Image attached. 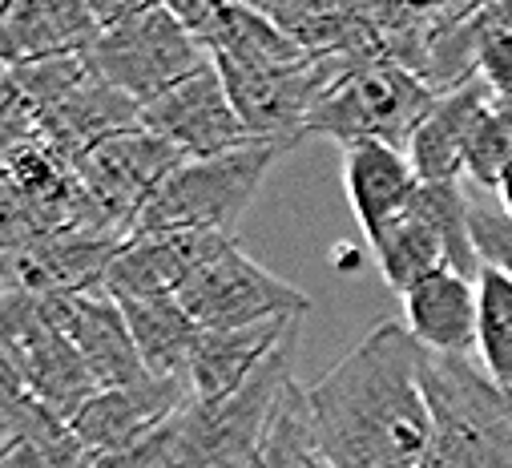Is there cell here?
Returning <instances> with one entry per match:
<instances>
[{"label": "cell", "mask_w": 512, "mask_h": 468, "mask_svg": "<svg viewBox=\"0 0 512 468\" xmlns=\"http://www.w3.org/2000/svg\"><path fill=\"white\" fill-rule=\"evenodd\" d=\"M424 347L404 323H375L307 388L319 468H424L432 408Z\"/></svg>", "instance_id": "obj_1"}, {"label": "cell", "mask_w": 512, "mask_h": 468, "mask_svg": "<svg viewBox=\"0 0 512 468\" xmlns=\"http://www.w3.org/2000/svg\"><path fill=\"white\" fill-rule=\"evenodd\" d=\"M432 444L424 468H512V392L492 384L472 356L424 351Z\"/></svg>", "instance_id": "obj_2"}, {"label": "cell", "mask_w": 512, "mask_h": 468, "mask_svg": "<svg viewBox=\"0 0 512 468\" xmlns=\"http://www.w3.org/2000/svg\"><path fill=\"white\" fill-rule=\"evenodd\" d=\"M299 142H263L250 138L214 158L182 162L158 194L146 202L134 234H162V230H202L234 239V226L250 210L254 194L263 190L267 174L295 150Z\"/></svg>", "instance_id": "obj_3"}, {"label": "cell", "mask_w": 512, "mask_h": 468, "mask_svg": "<svg viewBox=\"0 0 512 468\" xmlns=\"http://www.w3.org/2000/svg\"><path fill=\"white\" fill-rule=\"evenodd\" d=\"M436 93L396 61H371L335 81L311 117L307 134L347 146H392L408 154L420 122L432 113Z\"/></svg>", "instance_id": "obj_4"}, {"label": "cell", "mask_w": 512, "mask_h": 468, "mask_svg": "<svg viewBox=\"0 0 512 468\" xmlns=\"http://www.w3.org/2000/svg\"><path fill=\"white\" fill-rule=\"evenodd\" d=\"M89 69L138 105H150L178 81L202 73L210 53L190 37L170 5H134L85 53Z\"/></svg>", "instance_id": "obj_5"}, {"label": "cell", "mask_w": 512, "mask_h": 468, "mask_svg": "<svg viewBox=\"0 0 512 468\" xmlns=\"http://www.w3.org/2000/svg\"><path fill=\"white\" fill-rule=\"evenodd\" d=\"M351 69H363V65L343 61V57H307L283 69L218 65L246 134L263 142H303L315 109L335 89V81L347 77Z\"/></svg>", "instance_id": "obj_6"}, {"label": "cell", "mask_w": 512, "mask_h": 468, "mask_svg": "<svg viewBox=\"0 0 512 468\" xmlns=\"http://www.w3.org/2000/svg\"><path fill=\"white\" fill-rule=\"evenodd\" d=\"M178 303L202 331H238L271 319H299L311 311L307 291L267 271L238 243L226 247L210 267H202L182 287Z\"/></svg>", "instance_id": "obj_7"}, {"label": "cell", "mask_w": 512, "mask_h": 468, "mask_svg": "<svg viewBox=\"0 0 512 468\" xmlns=\"http://www.w3.org/2000/svg\"><path fill=\"white\" fill-rule=\"evenodd\" d=\"M234 239L202 230H162V234H130L105 271V291L117 303L146 299H178L182 287L210 267Z\"/></svg>", "instance_id": "obj_8"}, {"label": "cell", "mask_w": 512, "mask_h": 468, "mask_svg": "<svg viewBox=\"0 0 512 468\" xmlns=\"http://www.w3.org/2000/svg\"><path fill=\"white\" fill-rule=\"evenodd\" d=\"M142 126L166 138L186 158H214L242 142H250L242 117L226 93L218 65L210 61L202 73L178 81L150 105H142Z\"/></svg>", "instance_id": "obj_9"}, {"label": "cell", "mask_w": 512, "mask_h": 468, "mask_svg": "<svg viewBox=\"0 0 512 468\" xmlns=\"http://www.w3.org/2000/svg\"><path fill=\"white\" fill-rule=\"evenodd\" d=\"M45 319L77 347V356L85 360V368L93 372L97 388H130L150 380L138 343L130 335L121 303L97 287V291H81V295H61V299H41Z\"/></svg>", "instance_id": "obj_10"}, {"label": "cell", "mask_w": 512, "mask_h": 468, "mask_svg": "<svg viewBox=\"0 0 512 468\" xmlns=\"http://www.w3.org/2000/svg\"><path fill=\"white\" fill-rule=\"evenodd\" d=\"M194 400L190 380H142L130 388L97 392L73 420V432L89 456H117L146 444Z\"/></svg>", "instance_id": "obj_11"}, {"label": "cell", "mask_w": 512, "mask_h": 468, "mask_svg": "<svg viewBox=\"0 0 512 468\" xmlns=\"http://www.w3.org/2000/svg\"><path fill=\"white\" fill-rule=\"evenodd\" d=\"M125 239L93 230H61L5 255V283L29 299H61L105 287V271Z\"/></svg>", "instance_id": "obj_12"}, {"label": "cell", "mask_w": 512, "mask_h": 468, "mask_svg": "<svg viewBox=\"0 0 512 468\" xmlns=\"http://www.w3.org/2000/svg\"><path fill=\"white\" fill-rule=\"evenodd\" d=\"M170 9L218 65L283 69V65L307 61V53L259 5H206V0H186V5H170Z\"/></svg>", "instance_id": "obj_13"}, {"label": "cell", "mask_w": 512, "mask_h": 468, "mask_svg": "<svg viewBox=\"0 0 512 468\" xmlns=\"http://www.w3.org/2000/svg\"><path fill=\"white\" fill-rule=\"evenodd\" d=\"M101 37L97 9L85 0H5L0 5V57L5 69L81 57Z\"/></svg>", "instance_id": "obj_14"}, {"label": "cell", "mask_w": 512, "mask_h": 468, "mask_svg": "<svg viewBox=\"0 0 512 468\" xmlns=\"http://www.w3.org/2000/svg\"><path fill=\"white\" fill-rule=\"evenodd\" d=\"M404 327L432 356H468L476 351L480 291L456 271H432L404 295Z\"/></svg>", "instance_id": "obj_15"}, {"label": "cell", "mask_w": 512, "mask_h": 468, "mask_svg": "<svg viewBox=\"0 0 512 468\" xmlns=\"http://www.w3.org/2000/svg\"><path fill=\"white\" fill-rule=\"evenodd\" d=\"M492 93L480 77H472L468 85L436 97L432 113L420 122L412 146H408V162L420 174V182H460L464 178V158H468V142L476 134V126L492 109Z\"/></svg>", "instance_id": "obj_16"}, {"label": "cell", "mask_w": 512, "mask_h": 468, "mask_svg": "<svg viewBox=\"0 0 512 468\" xmlns=\"http://www.w3.org/2000/svg\"><path fill=\"white\" fill-rule=\"evenodd\" d=\"M295 327L299 319H271V323L238 327V331H202L190 360L194 400H226L242 392Z\"/></svg>", "instance_id": "obj_17"}, {"label": "cell", "mask_w": 512, "mask_h": 468, "mask_svg": "<svg viewBox=\"0 0 512 468\" xmlns=\"http://www.w3.org/2000/svg\"><path fill=\"white\" fill-rule=\"evenodd\" d=\"M420 186L424 182L412 170L408 154L392 146H347L343 150V190H347V202L359 218V230L367 243L416 202Z\"/></svg>", "instance_id": "obj_18"}, {"label": "cell", "mask_w": 512, "mask_h": 468, "mask_svg": "<svg viewBox=\"0 0 512 468\" xmlns=\"http://www.w3.org/2000/svg\"><path fill=\"white\" fill-rule=\"evenodd\" d=\"M379 275L392 291H408L420 279H428L432 271H448V234L440 226V214L428 198V186H420L416 202L383 226L375 239L367 243Z\"/></svg>", "instance_id": "obj_19"}, {"label": "cell", "mask_w": 512, "mask_h": 468, "mask_svg": "<svg viewBox=\"0 0 512 468\" xmlns=\"http://www.w3.org/2000/svg\"><path fill=\"white\" fill-rule=\"evenodd\" d=\"M121 311L146 372L158 380H190V360L202 339V327L186 315V307L178 299H146L121 303Z\"/></svg>", "instance_id": "obj_20"}, {"label": "cell", "mask_w": 512, "mask_h": 468, "mask_svg": "<svg viewBox=\"0 0 512 468\" xmlns=\"http://www.w3.org/2000/svg\"><path fill=\"white\" fill-rule=\"evenodd\" d=\"M480 327H476V364L484 376L512 392V279L484 267L476 279Z\"/></svg>", "instance_id": "obj_21"}, {"label": "cell", "mask_w": 512, "mask_h": 468, "mask_svg": "<svg viewBox=\"0 0 512 468\" xmlns=\"http://www.w3.org/2000/svg\"><path fill=\"white\" fill-rule=\"evenodd\" d=\"M250 468H319L315 464V444H311V416H307V392L299 384H291V392L283 396L263 448L254 456Z\"/></svg>", "instance_id": "obj_22"}, {"label": "cell", "mask_w": 512, "mask_h": 468, "mask_svg": "<svg viewBox=\"0 0 512 468\" xmlns=\"http://www.w3.org/2000/svg\"><path fill=\"white\" fill-rule=\"evenodd\" d=\"M512 166V130L504 126V117L496 113V105L488 109V117L476 126L472 142H468V158H464V178L480 190V194H496L504 174Z\"/></svg>", "instance_id": "obj_23"}, {"label": "cell", "mask_w": 512, "mask_h": 468, "mask_svg": "<svg viewBox=\"0 0 512 468\" xmlns=\"http://www.w3.org/2000/svg\"><path fill=\"white\" fill-rule=\"evenodd\" d=\"M472 239L480 251V263L512 279V218L504 206L472 198Z\"/></svg>", "instance_id": "obj_24"}, {"label": "cell", "mask_w": 512, "mask_h": 468, "mask_svg": "<svg viewBox=\"0 0 512 468\" xmlns=\"http://www.w3.org/2000/svg\"><path fill=\"white\" fill-rule=\"evenodd\" d=\"M476 77L488 85L492 101H512V29H496L484 41Z\"/></svg>", "instance_id": "obj_25"}, {"label": "cell", "mask_w": 512, "mask_h": 468, "mask_svg": "<svg viewBox=\"0 0 512 468\" xmlns=\"http://www.w3.org/2000/svg\"><path fill=\"white\" fill-rule=\"evenodd\" d=\"M5 468H61L33 444H5Z\"/></svg>", "instance_id": "obj_26"}, {"label": "cell", "mask_w": 512, "mask_h": 468, "mask_svg": "<svg viewBox=\"0 0 512 468\" xmlns=\"http://www.w3.org/2000/svg\"><path fill=\"white\" fill-rule=\"evenodd\" d=\"M496 202H500L504 214L512 218V166H508V174H504V182H500V190H496Z\"/></svg>", "instance_id": "obj_27"}, {"label": "cell", "mask_w": 512, "mask_h": 468, "mask_svg": "<svg viewBox=\"0 0 512 468\" xmlns=\"http://www.w3.org/2000/svg\"><path fill=\"white\" fill-rule=\"evenodd\" d=\"M315 464H319V460H315Z\"/></svg>", "instance_id": "obj_28"}]
</instances>
